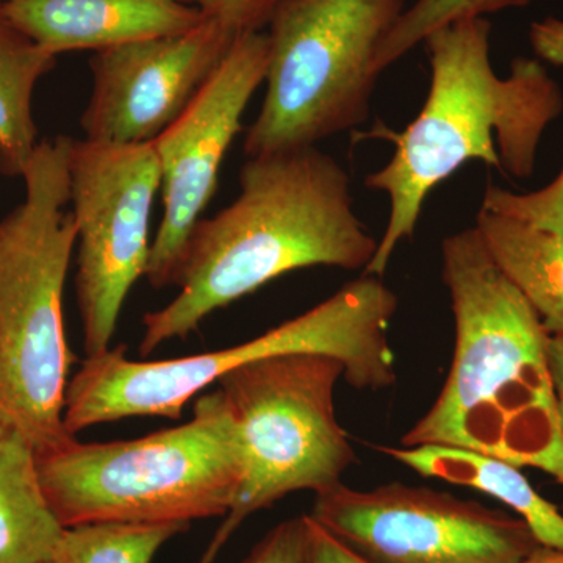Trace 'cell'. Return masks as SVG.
Listing matches in <instances>:
<instances>
[{
  "label": "cell",
  "mask_w": 563,
  "mask_h": 563,
  "mask_svg": "<svg viewBox=\"0 0 563 563\" xmlns=\"http://www.w3.org/2000/svg\"><path fill=\"white\" fill-rule=\"evenodd\" d=\"M239 198L201 220L185 250L176 298L144 314L141 355L184 340L209 314L296 269L365 272L379 240L358 220L346 169L306 147L244 163Z\"/></svg>",
  "instance_id": "1"
},
{
  "label": "cell",
  "mask_w": 563,
  "mask_h": 563,
  "mask_svg": "<svg viewBox=\"0 0 563 563\" xmlns=\"http://www.w3.org/2000/svg\"><path fill=\"white\" fill-rule=\"evenodd\" d=\"M442 261L455 322L453 362L442 391L404 433L401 446L479 451L563 485L550 332L476 228L446 236Z\"/></svg>",
  "instance_id": "2"
},
{
  "label": "cell",
  "mask_w": 563,
  "mask_h": 563,
  "mask_svg": "<svg viewBox=\"0 0 563 563\" xmlns=\"http://www.w3.org/2000/svg\"><path fill=\"white\" fill-rule=\"evenodd\" d=\"M492 24L485 18L454 22L422 44L431 62V87L418 117L401 132L379 125L390 140V162L366 177L385 192L390 214L373 261L362 274L383 277L396 247L413 239L422 206L437 185L461 166L484 162L515 179L536 168L540 140L561 114V88L532 58H515L499 77L490 60Z\"/></svg>",
  "instance_id": "3"
},
{
  "label": "cell",
  "mask_w": 563,
  "mask_h": 563,
  "mask_svg": "<svg viewBox=\"0 0 563 563\" xmlns=\"http://www.w3.org/2000/svg\"><path fill=\"white\" fill-rule=\"evenodd\" d=\"M398 296L383 277L362 274L331 298L263 333L257 339L173 361L135 362L125 346L87 357L68 384L65 428L77 432L129 417L179 420L181 410L224 374L258 358L320 354L344 366L358 391H383L396 384L390 346Z\"/></svg>",
  "instance_id": "4"
},
{
  "label": "cell",
  "mask_w": 563,
  "mask_h": 563,
  "mask_svg": "<svg viewBox=\"0 0 563 563\" xmlns=\"http://www.w3.org/2000/svg\"><path fill=\"white\" fill-rule=\"evenodd\" d=\"M70 136L40 141L24 201L0 221V420L38 454L76 439L65 428L70 354L63 313L77 225L70 211Z\"/></svg>",
  "instance_id": "5"
},
{
  "label": "cell",
  "mask_w": 563,
  "mask_h": 563,
  "mask_svg": "<svg viewBox=\"0 0 563 563\" xmlns=\"http://www.w3.org/2000/svg\"><path fill=\"white\" fill-rule=\"evenodd\" d=\"M41 483L65 528L188 523L225 517L243 483L242 446L221 393L195 402L177 428L135 440L38 454Z\"/></svg>",
  "instance_id": "6"
},
{
  "label": "cell",
  "mask_w": 563,
  "mask_h": 563,
  "mask_svg": "<svg viewBox=\"0 0 563 563\" xmlns=\"http://www.w3.org/2000/svg\"><path fill=\"white\" fill-rule=\"evenodd\" d=\"M406 0H284L268 25L265 99L247 158L317 147L368 121L376 54Z\"/></svg>",
  "instance_id": "7"
},
{
  "label": "cell",
  "mask_w": 563,
  "mask_h": 563,
  "mask_svg": "<svg viewBox=\"0 0 563 563\" xmlns=\"http://www.w3.org/2000/svg\"><path fill=\"white\" fill-rule=\"evenodd\" d=\"M344 366L320 354L258 358L221 377L217 390L231 415L244 476L239 495L201 561L213 563L240 526L296 492L314 495L343 483L357 463L340 424L335 390Z\"/></svg>",
  "instance_id": "8"
},
{
  "label": "cell",
  "mask_w": 563,
  "mask_h": 563,
  "mask_svg": "<svg viewBox=\"0 0 563 563\" xmlns=\"http://www.w3.org/2000/svg\"><path fill=\"white\" fill-rule=\"evenodd\" d=\"M70 211L77 225V299L87 357L111 347L133 285L146 276L152 206L161 190L154 144L70 139Z\"/></svg>",
  "instance_id": "9"
},
{
  "label": "cell",
  "mask_w": 563,
  "mask_h": 563,
  "mask_svg": "<svg viewBox=\"0 0 563 563\" xmlns=\"http://www.w3.org/2000/svg\"><path fill=\"white\" fill-rule=\"evenodd\" d=\"M307 515L368 563H521L540 547L515 514L402 483H342L314 495Z\"/></svg>",
  "instance_id": "10"
},
{
  "label": "cell",
  "mask_w": 563,
  "mask_h": 563,
  "mask_svg": "<svg viewBox=\"0 0 563 563\" xmlns=\"http://www.w3.org/2000/svg\"><path fill=\"white\" fill-rule=\"evenodd\" d=\"M268 58L266 32L240 35L190 107L152 141L161 166L163 218L144 277L157 290L179 280L188 240L217 191L244 110L265 84Z\"/></svg>",
  "instance_id": "11"
},
{
  "label": "cell",
  "mask_w": 563,
  "mask_h": 563,
  "mask_svg": "<svg viewBox=\"0 0 563 563\" xmlns=\"http://www.w3.org/2000/svg\"><path fill=\"white\" fill-rule=\"evenodd\" d=\"M236 38L217 21L203 20L177 35L95 52L91 98L80 118L85 140L144 144L158 139L195 101Z\"/></svg>",
  "instance_id": "12"
},
{
  "label": "cell",
  "mask_w": 563,
  "mask_h": 563,
  "mask_svg": "<svg viewBox=\"0 0 563 563\" xmlns=\"http://www.w3.org/2000/svg\"><path fill=\"white\" fill-rule=\"evenodd\" d=\"M0 10L54 55L177 35L206 20L181 0H5Z\"/></svg>",
  "instance_id": "13"
},
{
  "label": "cell",
  "mask_w": 563,
  "mask_h": 563,
  "mask_svg": "<svg viewBox=\"0 0 563 563\" xmlns=\"http://www.w3.org/2000/svg\"><path fill=\"white\" fill-rule=\"evenodd\" d=\"M374 450L421 476L492 496L520 517L531 528L540 544L563 550V514L532 487L521 468L514 463L479 451L446 444H379Z\"/></svg>",
  "instance_id": "14"
},
{
  "label": "cell",
  "mask_w": 563,
  "mask_h": 563,
  "mask_svg": "<svg viewBox=\"0 0 563 563\" xmlns=\"http://www.w3.org/2000/svg\"><path fill=\"white\" fill-rule=\"evenodd\" d=\"M65 531L41 483L38 451L0 420V563L55 561Z\"/></svg>",
  "instance_id": "15"
},
{
  "label": "cell",
  "mask_w": 563,
  "mask_h": 563,
  "mask_svg": "<svg viewBox=\"0 0 563 563\" xmlns=\"http://www.w3.org/2000/svg\"><path fill=\"white\" fill-rule=\"evenodd\" d=\"M476 231L493 261L531 303L550 335L563 336V239L481 209Z\"/></svg>",
  "instance_id": "16"
},
{
  "label": "cell",
  "mask_w": 563,
  "mask_h": 563,
  "mask_svg": "<svg viewBox=\"0 0 563 563\" xmlns=\"http://www.w3.org/2000/svg\"><path fill=\"white\" fill-rule=\"evenodd\" d=\"M57 55L41 47L0 10V174L22 177L38 147L32 98Z\"/></svg>",
  "instance_id": "17"
},
{
  "label": "cell",
  "mask_w": 563,
  "mask_h": 563,
  "mask_svg": "<svg viewBox=\"0 0 563 563\" xmlns=\"http://www.w3.org/2000/svg\"><path fill=\"white\" fill-rule=\"evenodd\" d=\"M188 523H88L66 528L57 563H152Z\"/></svg>",
  "instance_id": "18"
},
{
  "label": "cell",
  "mask_w": 563,
  "mask_h": 563,
  "mask_svg": "<svg viewBox=\"0 0 563 563\" xmlns=\"http://www.w3.org/2000/svg\"><path fill=\"white\" fill-rule=\"evenodd\" d=\"M532 0H415L402 11L391 31L385 35L376 54L377 74H383L410 51L420 46L431 33L454 24L476 20L509 9H521Z\"/></svg>",
  "instance_id": "19"
},
{
  "label": "cell",
  "mask_w": 563,
  "mask_h": 563,
  "mask_svg": "<svg viewBox=\"0 0 563 563\" xmlns=\"http://www.w3.org/2000/svg\"><path fill=\"white\" fill-rule=\"evenodd\" d=\"M481 209L528 222L563 239V169L548 187L526 195L488 185Z\"/></svg>",
  "instance_id": "20"
},
{
  "label": "cell",
  "mask_w": 563,
  "mask_h": 563,
  "mask_svg": "<svg viewBox=\"0 0 563 563\" xmlns=\"http://www.w3.org/2000/svg\"><path fill=\"white\" fill-rule=\"evenodd\" d=\"M233 35L265 32L284 0H181Z\"/></svg>",
  "instance_id": "21"
},
{
  "label": "cell",
  "mask_w": 563,
  "mask_h": 563,
  "mask_svg": "<svg viewBox=\"0 0 563 563\" xmlns=\"http://www.w3.org/2000/svg\"><path fill=\"white\" fill-rule=\"evenodd\" d=\"M307 515H301L273 528L243 563H307Z\"/></svg>",
  "instance_id": "22"
},
{
  "label": "cell",
  "mask_w": 563,
  "mask_h": 563,
  "mask_svg": "<svg viewBox=\"0 0 563 563\" xmlns=\"http://www.w3.org/2000/svg\"><path fill=\"white\" fill-rule=\"evenodd\" d=\"M309 553L307 563H368L331 536L307 515Z\"/></svg>",
  "instance_id": "23"
},
{
  "label": "cell",
  "mask_w": 563,
  "mask_h": 563,
  "mask_svg": "<svg viewBox=\"0 0 563 563\" xmlns=\"http://www.w3.org/2000/svg\"><path fill=\"white\" fill-rule=\"evenodd\" d=\"M529 40L537 57L563 68V21L548 18L533 22Z\"/></svg>",
  "instance_id": "24"
},
{
  "label": "cell",
  "mask_w": 563,
  "mask_h": 563,
  "mask_svg": "<svg viewBox=\"0 0 563 563\" xmlns=\"http://www.w3.org/2000/svg\"><path fill=\"white\" fill-rule=\"evenodd\" d=\"M550 372L553 383L555 409H558L559 426L563 435V336L551 335L550 340Z\"/></svg>",
  "instance_id": "25"
},
{
  "label": "cell",
  "mask_w": 563,
  "mask_h": 563,
  "mask_svg": "<svg viewBox=\"0 0 563 563\" xmlns=\"http://www.w3.org/2000/svg\"><path fill=\"white\" fill-rule=\"evenodd\" d=\"M521 563H563V550L540 544L525 562Z\"/></svg>",
  "instance_id": "26"
},
{
  "label": "cell",
  "mask_w": 563,
  "mask_h": 563,
  "mask_svg": "<svg viewBox=\"0 0 563 563\" xmlns=\"http://www.w3.org/2000/svg\"><path fill=\"white\" fill-rule=\"evenodd\" d=\"M5 2V0H0V3Z\"/></svg>",
  "instance_id": "27"
},
{
  "label": "cell",
  "mask_w": 563,
  "mask_h": 563,
  "mask_svg": "<svg viewBox=\"0 0 563 563\" xmlns=\"http://www.w3.org/2000/svg\"><path fill=\"white\" fill-rule=\"evenodd\" d=\"M47 563H57V562H55V561H52V562H47Z\"/></svg>",
  "instance_id": "28"
}]
</instances>
